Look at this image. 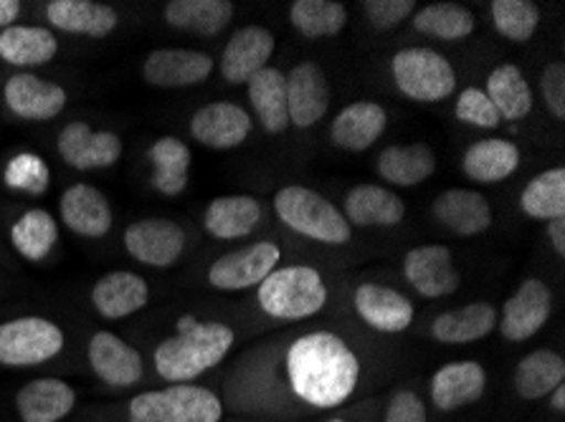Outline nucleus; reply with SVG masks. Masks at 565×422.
Segmentation results:
<instances>
[{"mask_svg":"<svg viewBox=\"0 0 565 422\" xmlns=\"http://www.w3.org/2000/svg\"><path fill=\"white\" fill-rule=\"evenodd\" d=\"M287 372L299 400L312 408H338L355 392L361 361L338 334L315 332L289 347Z\"/></svg>","mask_w":565,"mask_h":422,"instance_id":"f257e3e1","label":"nucleus"},{"mask_svg":"<svg viewBox=\"0 0 565 422\" xmlns=\"http://www.w3.org/2000/svg\"><path fill=\"white\" fill-rule=\"evenodd\" d=\"M234 347V329L218 322H195L181 318L178 334L158 344L156 369L162 380L188 385L195 377L221 365Z\"/></svg>","mask_w":565,"mask_h":422,"instance_id":"f03ea898","label":"nucleus"},{"mask_svg":"<svg viewBox=\"0 0 565 422\" xmlns=\"http://www.w3.org/2000/svg\"><path fill=\"white\" fill-rule=\"evenodd\" d=\"M274 210H277L279 220L287 228L302 232L312 240H320V244L342 246L353 236L345 215L330 201H324L322 195L307 191L302 185L281 187L274 197Z\"/></svg>","mask_w":565,"mask_h":422,"instance_id":"7ed1b4c3","label":"nucleus"},{"mask_svg":"<svg viewBox=\"0 0 565 422\" xmlns=\"http://www.w3.org/2000/svg\"><path fill=\"white\" fill-rule=\"evenodd\" d=\"M259 304L274 318H307L315 316L328 301L320 271L310 266H287L274 269L259 283Z\"/></svg>","mask_w":565,"mask_h":422,"instance_id":"20e7f679","label":"nucleus"},{"mask_svg":"<svg viewBox=\"0 0 565 422\" xmlns=\"http://www.w3.org/2000/svg\"><path fill=\"white\" fill-rule=\"evenodd\" d=\"M224 408L216 392L199 385H170L132 398L130 422H221Z\"/></svg>","mask_w":565,"mask_h":422,"instance_id":"39448f33","label":"nucleus"},{"mask_svg":"<svg viewBox=\"0 0 565 422\" xmlns=\"http://www.w3.org/2000/svg\"><path fill=\"white\" fill-rule=\"evenodd\" d=\"M396 86L414 101H441L451 97L457 89V74L454 66L431 48H404L391 62Z\"/></svg>","mask_w":565,"mask_h":422,"instance_id":"423d86ee","label":"nucleus"},{"mask_svg":"<svg viewBox=\"0 0 565 422\" xmlns=\"http://www.w3.org/2000/svg\"><path fill=\"white\" fill-rule=\"evenodd\" d=\"M64 349V332L44 316H21L0 324V365L36 367Z\"/></svg>","mask_w":565,"mask_h":422,"instance_id":"0eeeda50","label":"nucleus"},{"mask_svg":"<svg viewBox=\"0 0 565 422\" xmlns=\"http://www.w3.org/2000/svg\"><path fill=\"white\" fill-rule=\"evenodd\" d=\"M125 248L135 261L152 269H168L185 251V232L178 223L166 218L137 220L125 230Z\"/></svg>","mask_w":565,"mask_h":422,"instance_id":"6e6552de","label":"nucleus"},{"mask_svg":"<svg viewBox=\"0 0 565 422\" xmlns=\"http://www.w3.org/2000/svg\"><path fill=\"white\" fill-rule=\"evenodd\" d=\"M281 251L274 244H254L249 248H238L234 253L221 256L211 266L209 281L221 291H242L259 286L267 275L277 269Z\"/></svg>","mask_w":565,"mask_h":422,"instance_id":"1a4fd4ad","label":"nucleus"},{"mask_svg":"<svg viewBox=\"0 0 565 422\" xmlns=\"http://www.w3.org/2000/svg\"><path fill=\"white\" fill-rule=\"evenodd\" d=\"M58 154L74 170H105L122 158V140L115 132H94L89 125L72 122L56 140Z\"/></svg>","mask_w":565,"mask_h":422,"instance_id":"9d476101","label":"nucleus"},{"mask_svg":"<svg viewBox=\"0 0 565 422\" xmlns=\"http://www.w3.org/2000/svg\"><path fill=\"white\" fill-rule=\"evenodd\" d=\"M553 312L551 289L541 279L522 281L515 296L504 301L500 332L510 342H525L543 329Z\"/></svg>","mask_w":565,"mask_h":422,"instance_id":"9b49d317","label":"nucleus"},{"mask_svg":"<svg viewBox=\"0 0 565 422\" xmlns=\"http://www.w3.org/2000/svg\"><path fill=\"white\" fill-rule=\"evenodd\" d=\"M6 107L29 122H49L66 107V91L36 74H13L3 86Z\"/></svg>","mask_w":565,"mask_h":422,"instance_id":"f8f14e48","label":"nucleus"},{"mask_svg":"<svg viewBox=\"0 0 565 422\" xmlns=\"http://www.w3.org/2000/svg\"><path fill=\"white\" fill-rule=\"evenodd\" d=\"M191 134L211 150H234L252 134V117L234 101H213L195 111Z\"/></svg>","mask_w":565,"mask_h":422,"instance_id":"ddd939ff","label":"nucleus"},{"mask_svg":"<svg viewBox=\"0 0 565 422\" xmlns=\"http://www.w3.org/2000/svg\"><path fill=\"white\" fill-rule=\"evenodd\" d=\"M406 281L422 296L441 299L459 289V271L454 269L449 248L418 246L404 258Z\"/></svg>","mask_w":565,"mask_h":422,"instance_id":"4468645a","label":"nucleus"},{"mask_svg":"<svg viewBox=\"0 0 565 422\" xmlns=\"http://www.w3.org/2000/svg\"><path fill=\"white\" fill-rule=\"evenodd\" d=\"M213 72L211 56L188 48H158L145 58V82L160 89H183L201 84Z\"/></svg>","mask_w":565,"mask_h":422,"instance_id":"2eb2a0df","label":"nucleus"},{"mask_svg":"<svg viewBox=\"0 0 565 422\" xmlns=\"http://www.w3.org/2000/svg\"><path fill=\"white\" fill-rule=\"evenodd\" d=\"M89 365L94 375L109 387H132L142 380L140 351L113 332H97L89 342Z\"/></svg>","mask_w":565,"mask_h":422,"instance_id":"dca6fc26","label":"nucleus"},{"mask_svg":"<svg viewBox=\"0 0 565 422\" xmlns=\"http://www.w3.org/2000/svg\"><path fill=\"white\" fill-rule=\"evenodd\" d=\"M330 86L317 64H299L287 76V111L295 127H312L328 115Z\"/></svg>","mask_w":565,"mask_h":422,"instance_id":"f3484780","label":"nucleus"},{"mask_svg":"<svg viewBox=\"0 0 565 422\" xmlns=\"http://www.w3.org/2000/svg\"><path fill=\"white\" fill-rule=\"evenodd\" d=\"M274 54V36L262 25L236 31L226 43L224 58H221V74L231 84H246L254 74L267 68Z\"/></svg>","mask_w":565,"mask_h":422,"instance_id":"a211bd4d","label":"nucleus"},{"mask_svg":"<svg viewBox=\"0 0 565 422\" xmlns=\"http://www.w3.org/2000/svg\"><path fill=\"white\" fill-rule=\"evenodd\" d=\"M76 404L72 385L56 377H41L23 385L15 394V410L21 422H62Z\"/></svg>","mask_w":565,"mask_h":422,"instance_id":"6ab92c4d","label":"nucleus"},{"mask_svg":"<svg viewBox=\"0 0 565 422\" xmlns=\"http://www.w3.org/2000/svg\"><path fill=\"white\" fill-rule=\"evenodd\" d=\"M487 390L484 367L477 361H449L431 380V402L441 412H451L477 402Z\"/></svg>","mask_w":565,"mask_h":422,"instance_id":"aec40b11","label":"nucleus"},{"mask_svg":"<svg viewBox=\"0 0 565 422\" xmlns=\"http://www.w3.org/2000/svg\"><path fill=\"white\" fill-rule=\"evenodd\" d=\"M355 312L361 314L367 326L388 334L404 332L414 322L411 301L404 294H398L396 289L379 286V283H363L355 291Z\"/></svg>","mask_w":565,"mask_h":422,"instance_id":"412c9836","label":"nucleus"},{"mask_svg":"<svg viewBox=\"0 0 565 422\" xmlns=\"http://www.w3.org/2000/svg\"><path fill=\"white\" fill-rule=\"evenodd\" d=\"M46 19L54 29L76 36L105 39L117 29V11L94 0H51Z\"/></svg>","mask_w":565,"mask_h":422,"instance_id":"4be33fe9","label":"nucleus"},{"mask_svg":"<svg viewBox=\"0 0 565 422\" xmlns=\"http://www.w3.org/2000/svg\"><path fill=\"white\" fill-rule=\"evenodd\" d=\"M64 226L84 238H102L113 228V208L102 191L92 185H72L62 195Z\"/></svg>","mask_w":565,"mask_h":422,"instance_id":"5701e85b","label":"nucleus"},{"mask_svg":"<svg viewBox=\"0 0 565 422\" xmlns=\"http://www.w3.org/2000/svg\"><path fill=\"white\" fill-rule=\"evenodd\" d=\"M150 289L142 275L132 271H113L94 283L92 304L105 318H125L148 304Z\"/></svg>","mask_w":565,"mask_h":422,"instance_id":"b1692460","label":"nucleus"},{"mask_svg":"<svg viewBox=\"0 0 565 422\" xmlns=\"http://www.w3.org/2000/svg\"><path fill=\"white\" fill-rule=\"evenodd\" d=\"M388 117L385 109L375 101H355L340 111L332 122V142L340 150L363 152L379 142V137L385 132Z\"/></svg>","mask_w":565,"mask_h":422,"instance_id":"393cba45","label":"nucleus"},{"mask_svg":"<svg viewBox=\"0 0 565 422\" xmlns=\"http://www.w3.org/2000/svg\"><path fill=\"white\" fill-rule=\"evenodd\" d=\"M434 215L441 226L459 232V236H479L492 226V208L482 195L475 191H454L441 193L434 201Z\"/></svg>","mask_w":565,"mask_h":422,"instance_id":"a878e982","label":"nucleus"},{"mask_svg":"<svg viewBox=\"0 0 565 422\" xmlns=\"http://www.w3.org/2000/svg\"><path fill=\"white\" fill-rule=\"evenodd\" d=\"M345 213L355 226H398L404 220L406 208L396 193L381 185H358L345 197Z\"/></svg>","mask_w":565,"mask_h":422,"instance_id":"bb28decb","label":"nucleus"},{"mask_svg":"<svg viewBox=\"0 0 565 422\" xmlns=\"http://www.w3.org/2000/svg\"><path fill=\"white\" fill-rule=\"evenodd\" d=\"M58 41L39 25H11L0 31V58L11 66H44L56 56Z\"/></svg>","mask_w":565,"mask_h":422,"instance_id":"cd10ccee","label":"nucleus"},{"mask_svg":"<svg viewBox=\"0 0 565 422\" xmlns=\"http://www.w3.org/2000/svg\"><path fill=\"white\" fill-rule=\"evenodd\" d=\"M262 220V205L254 197L246 195H228L216 197L205 210L203 226L213 238L231 240V238H244L259 226Z\"/></svg>","mask_w":565,"mask_h":422,"instance_id":"c85d7f7f","label":"nucleus"},{"mask_svg":"<svg viewBox=\"0 0 565 422\" xmlns=\"http://www.w3.org/2000/svg\"><path fill=\"white\" fill-rule=\"evenodd\" d=\"M249 99L262 127L271 134L285 132L289 127L287 111V76L279 68H262L249 82Z\"/></svg>","mask_w":565,"mask_h":422,"instance_id":"c756f323","label":"nucleus"},{"mask_svg":"<svg viewBox=\"0 0 565 422\" xmlns=\"http://www.w3.org/2000/svg\"><path fill=\"white\" fill-rule=\"evenodd\" d=\"M494 324H498V309L479 301V304H469L436 316L431 334L444 344H469L484 339L494 329Z\"/></svg>","mask_w":565,"mask_h":422,"instance_id":"7c9ffc66","label":"nucleus"},{"mask_svg":"<svg viewBox=\"0 0 565 422\" xmlns=\"http://www.w3.org/2000/svg\"><path fill=\"white\" fill-rule=\"evenodd\" d=\"M234 19V3L228 0H170L166 23L173 29L216 36Z\"/></svg>","mask_w":565,"mask_h":422,"instance_id":"2f4dec72","label":"nucleus"},{"mask_svg":"<svg viewBox=\"0 0 565 422\" xmlns=\"http://www.w3.org/2000/svg\"><path fill=\"white\" fill-rule=\"evenodd\" d=\"M436 170V158L429 144H396L383 150L379 158V175L385 183L411 187L429 180Z\"/></svg>","mask_w":565,"mask_h":422,"instance_id":"473e14b6","label":"nucleus"},{"mask_svg":"<svg viewBox=\"0 0 565 422\" xmlns=\"http://www.w3.org/2000/svg\"><path fill=\"white\" fill-rule=\"evenodd\" d=\"M487 99L492 101V107L498 109L500 119L508 122H518V119L527 117L533 109V91L530 84L518 66L502 64L487 76Z\"/></svg>","mask_w":565,"mask_h":422,"instance_id":"72a5a7b5","label":"nucleus"},{"mask_svg":"<svg viewBox=\"0 0 565 422\" xmlns=\"http://www.w3.org/2000/svg\"><path fill=\"white\" fill-rule=\"evenodd\" d=\"M461 167L477 183H500L520 167V150L508 140H482L461 158Z\"/></svg>","mask_w":565,"mask_h":422,"instance_id":"f704fd0d","label":"nucleus"},{"mask_svg":"<svg viewBox=\"0 0 565 422\" xmlns=\"http://www.w3.org/2000/svg\"><path fill=\"white\" fill-rule=\"evenodd\" d=\"M152 185L156 191L175 197L185 191L188 170H191V150L178 137H160L150 148Z\"/></svg>","mask_w":565,"mask_h":422,"instance_id":"c9c22d12","label":"nucleus"},{"mask_svg":"<svg viewBox=\"0 0 565 422\" xmlns=\"http://www.w3.org/2000/svg\"><path fill=\"white\" fill-rule=\"evenodd\" d=\"M565 380V359L551 349H537L515 369V390L522 400H541Z\"/></svg>","mask_w":565,"mask_h":422,"instance_id":"e433bc0d","label":"nucleus"},{"mask_svg":"<svg viewBox=\"0 0 565 422\" xmlns=\"http://www.w3.org/2000/svg\"><path fill=\"white\" fill-rule=\"evenodd\" d=\"M522 213L537 220L565 218V170H545L530 180L520 197Z\"/></svg>","mask_w":565,"mask_h":422,"instance_id":"4c0bfd02","label":"nucleus"},{"mask_svg":"<svg viewBox=\"0 0 565 422\" xmlns=\"http://www.w3.org/2000/svg\"><path fill=\"white\" fill-rule=\"evenodd\" d=\"M414 29L441 41H461L472 36L477 21L472 11L459 3H431L414 15Z\"/></svg>","mask_w":565,"mask_h":422,"instance_id":"58836bf2","label":"nucleus"},{"mask_svg":"<svg viewBox=\"0 0 565 422\" xmlns=\"http://www.w3.org/2000/svg\"><path fill=\"white\" fill-rule=\"evenodd\" d=\"M289 21L307 39L338 36L348 23V11L335 0H297L289 8Z\"/></svg>","mask_w":565,"mask_h":422,"instance_id":"ea45409f","label":"nucleus"},{"mask_svg":"<svg viewBox=\"0 0 565 422\" xmlns=\"http://www.w3.org/2000/svg\"><path fill=\"white\" fill-rule=\"evenodd\" d=\"M11 240L15 251L23 258H29V261H41V258H46L51 248L56 246L58 226L56 220L51 218V213L31 208L15 220V226L11 228Z\"/></svg>","mask_w":565,"mask_h":422,"instance_id":"a19ab883","label":"nucleus"},{"mask_svg":"<svg viewBox=\"0 0 565 422\" xmlns=\"http://www.w3.org/2000/svg\"><path fill=\"white\" fill-rule=\"evenodd\" d=\"M492 21L500 36L525 43L535 36L537 23H541V11L530 0H494Z\"/></svg>","mask_w":565,"mask_h":422,"instance_id":"79ce46f5","label":"nucleus"},{"mask_svg":"<svg viewBox=\"0 0 565 422\" xmlns=\"http://www.w3.org/2000/svg\"><path fill=\"white\" fill-rule=\"evenodd\" d=\"M454 111H457L459 122L472 125V127L494 129L502 122L498 109L492 107V101L487 99V94L482 89H465V91H461Z\"/></svg>","mask_w":565,"mask_h":422,"instance_id":"37998d69","label":"nucleus"},{"mask_svg":"<svg viewBox=\"0 0 565 422\" xmlns=\"http://www.w3.org/2000/svg\"><path fill=\"white\" fill-rule=\"evenodd\" d=\"M8 185L23 187L29 193H44L49 185V170L44 162L33 154H21L8 167Z\"/></svg>","mask_w":565,"mask_h":422,"instance_id":"c03bdc74","label":"nucleus"},{"mask_svg":"<svg viewBox=\"0 0 565 422\" xmlns=\"http://www.w3.org/2000/svg\"><path fill=\"white\" fill-rule=\"evenodd\" d=\"M365 19L371 21L379 31L396 29V25L408 19V13L414 11V0H365Z\"/></svg>","mask_w":565,"mask_h":422,"instance_id":"a18cd8bd","label":"nucleus"},{"mask_svg":"<svg viewBox=\"0 0 565 422\" xmlns=\"http://www.w3.org/2000/svg\"><path fill=\"white\" fill-rule=\"evenodd\" d=\"M545 107L555 119H565V68L563 64H547L541 76Z\"/></svg>","mask_w":565,"mask_h":422,"instance_id":"49530a36","label":"nucleus"},{"mask_svg":"<svg viewBox=\"0 0 565 422\" xmlns=\"http://www.w3.org/2000/svg\"><path fill=\"white\" fill-rule=\"evenodd\" d=\"M426 404L414 392H396L393 400L388 402V410H385L383 422H426Z\"/></svg>","mask_w":565,"mask_h":422,"instance_id":"de8ad7c7","label":"nucleus"},{"mask_svg":"<svg viewBox=\"0 0 565 422\" xmlns=\"http://www.w3.org/2000/svg\"><path fill=\"white\" fill-rule=\"evenodd\" d=\"M547 238H551L555 253L565 256V218L547 220Z\"/></svg>","mask_w":565,"mask_h":422,"instance_id":"09e8293b","label":"nucleus"},{"mask_svg":"<svg viewBox=\"0 0 565 422\" xmlns=\"http://www.w3.org/2000/svg\"><path fill=\"white\" fill-rule=\"evenodd\" d=\"M21 3L19 0H0V29H11V25L15 23V19H19L21 13Z\"/></svg>","mask_w":565,"mask_h":422,"instance_id":"8fccbe9b","label":"nucleus"},{"mask_svg":"<svg viewBox=\"0 0 565 422\" xmlns=\"http://www.w3.org/2000/svg\"><path fill=\"white\" fill-rule=\"evenodd\" d=\"M551 408L555 412H563L565 410V385H558L555 390L551 392Z\"/></svg>","mask_w":565,"mask_h":422,"instance_id":"3c124183","label":"nucleus"},{"mask_svg":"<svg viewBox=\"0 0 565 422\" xmlns=\"http://www.w3.org/2000/svg\"><path fill=\"white\" fill-rule=\"evenodd\" d=\"M330 422H348V420H330Z\"/></svg>","mask_w":565,"mask_h":422,"instance_id":"603ef678","label":"nucleus"}]
</instances>
